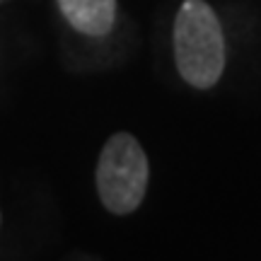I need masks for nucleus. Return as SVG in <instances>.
<instances>
[{
    "mask_svg": "<svg viewBox=\"0 0 261 261\" xmlns=\"http://www.w3.org/2000/svg\"><path fill=\"white\" fill-rule=\"evenodd\" d=\"M174 61L179 75L196 90L213 87L225 70V37L205 0H184L174 19Z\"/></svg>",
    "mask_w": 261,
    "mask_h": 261,
    "instance_id": "1",
    "label": "nucleus"
},
{
    "mask_svg": "<svg viewBox=\"0 0 261 261\" xmlns=\"http://www.w3.org/2000/svg\"><path fill=\"white\" fill-rule=\"evenodd\" d=\"M148 155L130 133H114L104 143L97 162V194L114 215L133 213L148 189Z\"/></svg>",
    "mask_w": 261,
    "mask_h": 261,
    "instance_id": "2",
    "label": "nucleus"
},
{
    "mask_svg": "<svg viewBox=\"0 0 261 261\" xmlns=\"http://www.w3.org/2000/svg\"><path fill=\"white\" fill-rule=\"evenodd\" d=\"M68 24L85 37H107L116 22V0H56Z\"/></svg>",
    "mask_w": 261,
    "mask_h": 261,
    "instance_id": "3",
    "label": "nucleus"
}]
</instances>
